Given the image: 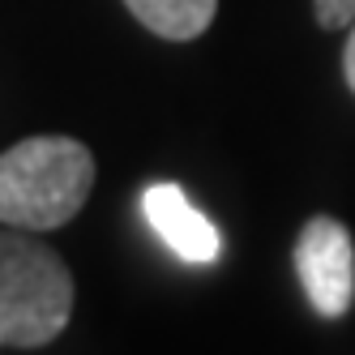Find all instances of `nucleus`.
I'll return each instance as SVG.
<instances>
[{
	"label": "nucleus",
	"instance_id": "nucleus-1",
	"mask_svg": "<svg viewBox=\"0 0 355 355\" xmlns=\"http://www.w3.org/2000/svg\"><path fill=\"white\" fill-rule=\"evenodd\" d=\"M94 189V155L73 137H26L0 155V223L21 232L64 227Z\"/></svg>",
	"mask_w": 355,
	"mask_h": 355
},
{
	"label": "nucleus",
	"instance_id": "nucleus-2",
	"mask_svg": "<svg viewBox=\"0 0 355 355\" xmlns=\"http://www.w3.org/2000/svg\"><path fill=\"white\" fill-rule=\"evenodd\" d=\"M73 274L47 244L0 232V347H43L69 325Z\"/></svg>",
	"mask_w": 355,
	"mask_h": 355
},
{
	"label": "nucleus",
	"instance_id": "nucleus-3",
	"mask_svg": "<svg viewBox=\"0 0 355 355\" xmlns=\"http://www.w3.org/2000/svg\"><path fill=\"white\" fill-rule=\"evenodd\" d=\"M295 274L321 317H347L355 300V244L338 218H309L295 240Z\"/></svg>",
	"mask_w": 355,
	"mask_h": 355
},
{
	"label": "nucleus",
	"instance_id": "nucleus-4",
	"mask_svg": "<svg viewBox=\"0 0 355 355\" xmlns=\"http://www.w3.org/2000/svg\"><path fill=\"white\" fill-rule=\"evenodd\" d=\"M141 214H146V223L155 227L159 240L175 252V257L197 261V266H206V261L218 257V248H223L218 227L184 197L180 184H171V180L150 184L141 193Z\"/></svg>",
	"mask_w": 355,
	"mask_h": 355
},
{
	"label": "nucleus",
	"instance_id": "nucleus-5",
	"mask_svg": "<svg viewBox=\"0 0 355 355\" xmlns=\"http://www.w3.org/2000/svg\"><path fill=\"white\" fill-rule=\"evenodd\" d=\"M124 5H129V13L146 31H155L159 39L189 43L197 35H206L218 0H124Z\"/></svg>",
	"mask_w": 355,
	"mask_h": 355
},
{
	"label": "nucleus",
	"instance_id": "nucleus-6",
	"mask_svg": "<svg viewBox=\"0 0 355 355\" xmlns=\"http://www.w3.org/2000/svg\"><path fill=\"white\" fill-rule=\"evenodd\" d=\"M313 9L325 31H347L355 21V0H313Z\"/></svg>",
	"mask_w": 355,
	"mask_h": 355
},
{
	"label": "nucleus",
	"instance_id": "nucleus-7",
	"mask_svg": "<svg viewBox=\"0 0 355 355\" xmlns=\"http://www.w3.org/2000/svg\"><path fill=\"white\" fill-rule=\"evenodd\" d=\"M351 35H347V52H343V78H347V86H351V94H355V21L347 26Z\"/></svg>",
	"mask_w": 355,
	"mask_h": 355
}]
</instances>
